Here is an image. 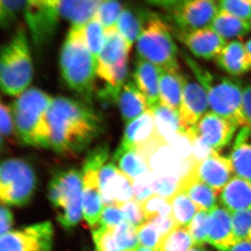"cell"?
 <instances>
[{"label": "cell", "instance_id": "6da1fadb", "mask_svg": "<svg viewBox=\"0 0 251 251\" xmlns=\"http://www.w3.org/2000/svg\"><path fill=\"white\" fill-rule=\"evenodd\" d=\"M48 122L50 148L64 156L82 152L103 130L101 116L90 105L64 97L52 99Z\"/></svg>", "mask_w": 251, "mask_h": 251}, {"label": "cell", "instance_id": "7a4b0ae2", "mask_svg": "<svg viewBox=\"0 0 251 251\" xmlns=\"http://www.w3.org/2000/svg\"><path fill=\"white\" fill-rule=\"evenodd\" d=\"M182 57L207 96L211 111L239 126H249L243 110L242 82L235 77L213 74L186 52Z\"/></svg>", "mask_w": 251, "mask_h": 251}, {"label": "cell", "instance_id": "3957f363", "mask_svg": "<svg viewBox=\"0 0 251 251\" xmlns=\"http://www.w3.org/2000/svg\"><path fill=\"white\" fill-rule=\"evenodd\" d=\"M81 29L71 27L61 50L59 65L69 88L91 105L96 94L98 62L86 45Z\"/></svg>", "mask_w": 251, "mask_h": 251}, {"label": "cell", "instance_id": "277c9868", "mask_svg": "<svg viewBox=\"0 0 251 251\" xmlns=\"http://www.w3.org/2000/svg\"><path fill=\"white\" fill-rule=\"evenodd\" d=\"M52 99L44 91L29 88L18 96L10 106L16 133L23 145L50 148L48 111Z\"/></svg>", "mask_w": 251, "mask_h": 251}, {"label": "cell", "instance_id": "5b68a950", "mask_svg": "<svg viewBox=\"0 0 251 251\" xmlns=\"http://www.w3.org/2000/svg\"><path fill=\"white\" fill-rule=\"evenodd\" d=\"M27 31L23 26L1 50L0 84L4 94L18 97L27 90L33 78V64Z\"/></svg>", "mask_w": 251, "mask_h": 251}, {"label": "cell", "instance_id": "8992f818", "mask_svg": "<svg viewBox=\"0 0 251 251\" xmlns=\"http://www.w3.org/2000/svg\"><path fill=\"white\" fill-rule=\"evenodd\" d=\"M82 194V175L76 169L56 172L50 181V202L55 211L59 224L68 231L77 226L83 214Z\"/></svg>", "mask_w": 251, "mask_h": 251}, {"label": "cell", "instance_id": "52a82bcc", "mask_svg": "<svg viewBox=\"0 0 251 251\" xmlns=\"http://www.w3.org/2000/svg\"><path fill=\"white\" fill-rule=\"evenodd\" d=\"M138 57L166 72H180L177 46L171 29L156 15H150L136 41Z\"/></svg>", "mask_w": 251, "mask_h": 251}, {"label": "cell", "instance_id": "ba28073f", "mask_svg": "<svg viewBox=\"0 0 251 251\" xmlns=\"http://www.w3.org/2000/svg\"><path fill=\"white\" fill-rule=\"evenodd\" d=\"M36 188L32 167L21 158H9L0 168V198L9 206H22L31 201Z\"/></svg>", "mask_w": 251, "mask_h": 251}, {"label": "cell", "instance_id": "9c48e42d", "mask_svg": "<svg viewBox=\"0 0 251 251\" xmlns=\"http://www.w3.org/2000/svg\"><path fill=\"white\" fill-rule=\"evenodd\" d=\"M170 13L180 32L187 33L210 27L219 14V1L213 0H173L150 1Z\"/></svg>", "mask_w": 251, "mask_h": 251}, {"label": "cell", "instance_id": "30bf717a", "mask_svg": "<svg viewBox=\"0 0 251 251\" xmlns=\"http://www.w3.org/2000/svg\"><path fill=\"white\" fill-rule=\"evenodd\" d=\"M24 14L33 44L36 49H42L49 44L58 27L60 17L53 1H27Z\"/></svg>", "mask_w": 251, "mask_h": 251}, {"label": "cell", "instance_id": "8fae6325", "mask_svg": "<svg viewBox=\"0 0 251 251\" xmlns=\"http://www.w3.org/2000/svg\"><path fill=\"white\" fill-rule=\"evenodd\" d=\"M54 228L50 221L11 231L0 239V251H52Z\"/></svg>", "mask_w": 251, "mask_h": 251}, {"label": "cell", "instance_id": "7c38bea8", "mask_svg": "<svg viewBox=\"0 0 251 251\" xmlns=\"http://www.w3.org/2000/svg\"><path fill=\"white\" fill-rule=\"evenodd\" d=\"M207 96L202 86L188 75H184L182 98L179 112L183 133L193 129L207 113Z\"/></svg>", "mask_w": 251, "mask_h": 251}, {"label": "cell", "instance_id": "4fadbf2b", "mask_svg": "<svg viewBox=\"0 0 251 251\" xmlns=\"http://www.w3.org/2000/svg\"><path fill=\"white\" fill-rule=\"evenodd\" d=\"M99 186L104 206H116L134 199L133 181L111 161L99 173Z\"/></svg>", "mask_w": 251, "mask_h": 251}, {"label": "cell", "instance_id": "5bb4252c", "mask_svg": "<svg viewBox=\"0 0 251 251\" xmlns=\"http://www.w3.org/2000/svg\"><path fill=\"white\" fill-rule=\"evenodd\" d=\"M237 128L232 122L211 111L202 117L194 128L186 133L196 135L213 151L218 152L228 145Z\"/></svg>", "mask_w": 251, "mask_h": 251}, {"label": "cell", "instance_id": "9a60e30c", "mask_svg": "<svg viewBox=\"0 0 251 251\" xmlns=\"http://www.w3.org/2000/svg\"><path fill=\"white\" fill-rule=\"evenodd\" d=\"M191 170L200 181L221 193L234 177L233 168L229 157L213 151L205 159L193 163Z\"/></svg>", "mask_w": 251, "mask_h": 251}, {"label": "cell", "instance_id": "2e32d148", "mask_svg": "<svg viewBox=\"0 0 251 251\" xmlns=\"http://www.w3.org/2000/svg\"><path fill=\"white\" fill-rule=\"evenodd\" d=\"M129 52L116 26L105 29V42L99 56L97 77L105 76L114 69L128 64Z\"/></svg>", "mask_w": 251, "mask_h": 251}, {"label": "cell", "instance_id": "e0dca14e", "mask_svg": "<svg viewBox=\"0 0 251 251\" xmlns=\"http://www.w3.org/2000/svg\"><path fill=\"white\" fill-rule=\"evenodd\" d=\"M179 36L180 41L195 57L205 60L216 59L227 45L226 41L210 27L191 32H179Z\"/></svg>", "mask_w": 251, "mask_h": 251}, {"label": "cell", "instance_id": "ac0fdd59", "mask_svg": "<svg viewBox=\"0 0 251 251\" xmlns=\"http://www.w3.org/2000/svg\"><path fill=\"white\" fill-rule=\"evenodd\" d=\"M206 242L220 251H227L237 244L232 214L222 205H217L209 211Z\"/></svg>", "mask_w": 251, "mask_h": 251}, {"label": "cell", "instance_id": "d6986e66", "mask_svg": "<svg viewBox=\"0 0 251 251\" xmlns=\"http://www.w3.org/2000/svg\"><path fill=\"white\" fill-rule=\"evenodd\" d=\"M161 69L138 57L133 72L134 83L148 99L151 110L160 103L159 77Z\"/></svg>", "mask_w": 251, "mask_h": 251}, {"label": "cell", "instance_id": "ffe728a7", "mask_svg": "<svg viewBox=\"0 0 251 251\" xmlns=\"http://www.w3.org/2000/svg\"><path fill=\"white\" fill-rule=\"evenodd\" d=\"M60 18L72 23V27L82 28L96 17L101 0H52Z\"/></svg>", "mask_w": 251, "mask_h": 251}, {"label": "cell", "instance_id": "44dd1931", "mask_svg": "<svg viewBox=\"0 0 251 251\" xmlns=\"http://www.w3.org/2000/svg\"><path fill=\"white\" fill-rule=\"evenodd\" d=\"M186 193L199 210L211 211L218 205L220 193L200 181L190 168L180 179L179 191Z\"/></svg>", "mask_w": 251, "mask_h": 251}, {"label": "cell", "instance_id": "7402d4cb", "mask_svg": "<svg viewBox=\"0 0 251 251\" xmlns=\"http://www.w3.org/2000/svg\"><path fill=\"white\" fill-rule=\"evenodd\" d=\"M158 135L154 114L152 110H149L126 125L119 147L137 148Z\"/></svg>", "mask_w": 251, "mask_h": 251}, {"label": "cell", "instance_id": "603a6c76", "mask_svg": "<svg viewBox=\"0 0 251 251\" xmlns=\"http://www.w3.org/2000/svg\"><path fill=\"white\" fill-rule=\"evenodd\" d=\"M218 67L232 77L241 76L251 71V62L242 41L234 40L225 46L216 57Z\"/></svg>", "mask_w": 251, "mask_h": 251}, {"label": "cell", "instance_id": "cb8c5ba5", "mask_svg": "<svg viewBox=\"0 0 251 251\" xmlns=\"http://www.w3.org/2000/svg\"><path fill=\"white\" fill-rule=\"evenodd\" d=\"M219 201L231 214L251 209V181L234 176L220 193Z\"/></svg>", "mask_w": 251, "mask_h": 251}, {"label": "cell", "instance_id": "d4e9b609", "mask_svg": "<svg viewBox=\"0 0 251 251\" xmlns=\"http://www.w3.org/2000/svg\"><path fill=\"white\" fill-rule=\"evenodd\" d=\"M229 159L234 175L251 181V127L243 126L236 137Z\"/></svg>", "mask_w": 251, "mask_h": 251}, {"label": "cell", "instance_id": "484cf974", "mask_svg": "<svg viewBox=\"0 0 251 251\" xmlns=\"http://www.w3.org/2000/svg\"><path fill=\"white\" fill-rule=\"evenodd\" d=\"M117 104L122 119L126 125L151 110L148 99L131 81L126 82L122 87Z\"/></svg>", "mask_w": 251, "mask_h": 251}, {"label": "cell", "instance_id": "4316f807", "mask_svg": "<svg viewBox=\"0 0 251 251\" xmlns=\"http://www.w3.org/2000/svg\"><path fill=\"white\" fill-rule=\"evenodd\" d=\"M184 75L181 72L161 71L159 77L160 104L179 110L182 98Z\"/></svg>", "mask_w": 251, "mask_h": 251}, {"label": "cell", "instance_id": "83f0119b", "mask_svg": "<svg viewBox=\"0 0 251 251\" xmlns=\"http://www.w3.org/2000/svg\"><path fill=\"white\" fill-rule=\"evenodd\" d=\"M150 15V13L145 11H136L130 8H125L122 10L117 20L116 27L130 50L141 34L144 25Z\"/></svg>", "mask_w": 251, "mask_h": 251}, {"label": "cell", "instance_id": "f1b7e54d", "mask_svg": "<svg viewBox=\"0 0 251 251\" xmlns=\"http://www.w3.org/2000/svg\"><path fill=\"white\" fill-rule=\"evenodd\" d=\"M210 28L225 40L239 39L250 32L251 24L220 10Z\"/></svg>", "mask_w": 251, "mask_h": 251}, {"label": "cell", "instance_id": "f546056e", "mask_svg": "<svg viewBox=\"0 0 251 251\" xmlns=\"http://www.w3.org/2000/svg\"><path fill=\"white\" fill-rule=\"evenodd\" d=\"M151 110L154 114L158 135L167 143L176 135L184 134L180 124L179 110H173L160 103Z\"/></svg>", "mask_w": 251, "mask_h": 251}, {"label": "cell", "instance_id": "4dcf8cb0", "mask_svg": "<svg viewBox=\"0 0 251 251\" xmlns=\"http://www.w3.org/2000/svg\"><path fill=\"white\" fill-rule=\"evenodd\" d=\"M112 161L132 181L149 171L136 148L125 149L118 147L114 153Z\"/></svg>", "mask_w": 251, "mask_h": 251}, {"label": "cell", "instance_id": "1f68e13d", "mask_svg": "<svg viewBox=\"0 0 251 251\" xmlns=\"http://www.w3.org/2000/svg\"><path fill=\"white\" fill-rule=\"evenodd\" d=\"M171 216L177 227H187L199 209L186 193L177 191L170 199Z\"/></svg>", "mask_w": 251, "mask_h": 251}, {"label": "cell", "instance_id": "d6a6232c", "mask_svg": "<svg viewBox=\"0 0 251 251\" xmlns=\"http://www.w3.org/2000/svg\"><path fill=\"white\" fill-rule=\"evenodd\" d=\"M81 31L89 50L98 62L99 54L105 42V29L95 17L82 27Z\"/></svg>", "mask_w": 251, "mask_h": 251}, {"label": "cell", "instance_id": "836d02e7", "mask_svg": "<svg viewBox=\"0 0 251 251\" xmlns=\"http://www.w3.org/2000/svg\"><path fill=\"white\" fill-rule=\"evenodd\" d=\"M195 246L187 228L176 227L162 239L157 251H187Z\"/></svg>", "mask_w": 251, "mask_h": 251}, {"label": "cell", "instance_id": "e575fe53", "mask_svg": "<svg viewBox=\"0 0 251 251\" xmlns=\"http://www.w3.org/2000/svg\"><path fill=\"white\" fill-rule=\"evenodd\" d=\"M114 229L117 244L122 251H135L139 247L137 228L129 223L125 221Z\"/></svg>", "mask_w": 251, "mask_h": 251}, {"label": "cell", "instance_id": "d590c367", "mask_svg": "<svg viewBox=\"0 0 251 251\" xmlns=\"http://www.w3.org/2000/svg\"><path fill=\"white\" fill-rule=\"evenodd\" d=\"M140 204L147 221L157 216H171L172 206L169 200L156 194L148 198Z\"/></svg>", "mask_w": 251, "mask_h": 251}, {"label": "cell", "instance_id": "8d00e7d4", "mask_svg": "<svg viewBox=\"0 0 251 251\" xmlns=\"http://www.w3.org/2000/svg\"><path fill=\"white\" fill-rule=\"evenodd\" d=\"M92 237L97 251H123L117 244L114 228L98 226L93 228Z\"/></svg>", "mask_w": 251, "mask_h": 251}, {"label": "cell", "instance_id": "74e56055", "mask_svg": "<svg viewBox=\"0 0 251 251\" xmlns=\"http://www.w3.org/2000/svg\"><path fill=\"white\" fill-rule=\"evenodd\" d=\"M121 2L117 1H102L99 5L96 17L101 23L104 29L116 26L117 20L122 11Z\"/></svg>", "mask_w": 251, "mask_h": 251}, {"label": "cell", "instance_id": "f35d334b", "mask_svg": "<svg viewBox=\"0 0 251 251\" xmlns=\"http://www.w3.org/2000/svg\"><path fill=\"white\" fill-rule=\"evenodd\" d=\"M232 220L237 243L251 242V209L232 213Z\"/></svg>", "mask_w": 251, "mask_h": 251}, {"label": "cell", "instance_id": "ab89813d", "mask_svg": "<svg viewBox=\"0 0 251 251\" xmlns=\"http://www.w3.org/2000/svg\"><path fill=\"white\" fill-rule=\"evenodd\" d=\"M209 213V211L200 210L186 227L196 246H203L207 240Z\"/></svg>", "mask_w": 251, "mask_h": 251}, {"label": "cell", "instance_id": "60d3db41", "mask_svg": "<svg viewBox=\"0 0 251 251\" xmlns=\"http://www.w3.org/2000/svg\"><path fill=\"white\" fill-rule=\"evenodd\" d=\"M27 1H0V23L1 27L7 29L24 11Z\"/></svg>", "mask_w": 251, "mask_h": 251}, {"label": "cell", "instance_id": "b9f144b4", "mask_svg": "<svg viewBox=\"0 0 251 251\" xmlns=\"http://www.w3.org/2000/svg\"><path fill=\"white\" fill-rule=\"evenodd\" d=\"M219 9L251 24V0H222Z\"/></svg>", "mask_w": 251, "mask_h": 251}, {"label": "cell", "instance_id": "7bdbcfd3", "mask_svg": "<svg viewBox=\"0 0 251 251\" xmlns=\"http://www.w3.org/2000/svg\"><path fill=\"white\" fill-rule=\"evenodd\" d=\"M180 178L174 176H158L153 175V187L154 194L171 199L179 191Z\"/></svg>", "mask_w": 251, "mask_h": 251}, {"label": "cell", "instance_id": "ee69618b", "mask_svg": "<svg viewBox=\"0 0 251 251\" xmlns=\"http://www.w3.org/2000/svg\"><path fill=\"white\" fill-rule=\"evenodd\" d=\"M153 179V173L148 171L133 180V197L135 201L142 203L154 195Z\"/></svg>", "mask_w": 251, "mask_h": 251}, {"label": "cell", "instance_id": "f6af8a7d", "mask_svg": "<svg viewBox=\"0 0 251 251\" xmlns=\"http://www.w3.org/2000/svg\"><path fill=\"white\" fill-rule=\"evenodd\" d=\"M137 234L140 247L155 251L158 250L160 243L163 239L156 226L150 221H147L138 227Z\"/></svg>", "mask_w": 251, "mask_h": 251}, {"label": "cell", "instance_id": "bcb514c9", "mask_svg": "<svg viewBox=\"0 0 251 251\" xmlns=\"http://www.w3.org/2000/svg\"><path fill=\"white\" fill-rule=\"evenodd\" d=\"M0 130L1 138L7 139L10 143H21L16 133L11 108L3 102L0 105Z\"/></svg>", "mask_w": 251, "mask_h": 251}, {"label": "cell", "instance_id": "7dc6e473", "mask_svg": "<svg viewBox=\"0 0 251 251\" xmlns=\"http://www.w3.org/2000/svg\"><path fill=\"white\" fill-rule=\"evenodd\" d=\"M118 207L123 212L126 221L136 228L148 221L142 209L141 204L134 199L124 203Z\"/></svg>", "mask_w": 251, "mask_h": 251}, {"label": "cell", "instance_id": "c3c4849f", "mask_svg": "<svg viewBox=\"0 0 251 251\" xmlns=\"http://www.w3.org/2000/svg\"><path fill=\"white\" fill-rule=\"evenodd\" d=\"M126 221L125 215L116 206H107L104 208L98 226L115 228Z\"/></svg>", "mask_w": 251, "mask_h": 251}, {"label": "cell", "instance_id": "681fc988", "mask_svg": "<svg viewBox=\"0 0 251 251\" xmlns=\"http://www.w3.org/2000/svg\"><path fill=\"white\" fill-rule=\"evenodd\" d=\"M148 221H150L156 226L157 229L163 238L170 233L173 229L177 227L172 216H157V217L148 220Z\"/></svg>", "mask_w": 251, "mask_h": 251}, {"label": "cell", "instance_id": "f907efd6", "mask_svg": "<svg viewBox=\"0 0 251 251\" xmlns=\"http://www.w3.org/2000/svg\"><path fill=\"white\" fill-rule=\"evenodd\" d=\"M14 225V215L6 204H1L0 209V234L1 237L11 232Z\"/></svg>", "mask_w": 251, "mask_h": 251}, {"label": "cell", "instance_id": "816d5d0a", "mask_svg": "<svg viewBox=\"0 0 251 251\" xmlns=\"http://www.w3.org/2000/svg\"><path fill=\"white\" fill-rule=\"evenodd\" d=\"M243 110L249 126L251 127V85L244 87L243 92Z\"/></svg>", "mask_w": 251, "mask_h": 251}, {"label": "cell", "instance_id": "f5cc1de1", "mask_svg": "<svg viewBox=\"0 0 251 251\" xmlns=\"http://www.w3.org/2000/svg\"><path fill=\"white\" fill-rule=\"evenodd\" d=\"M227 251H251V242L242 241L238 242Z\"/></svg>", "mask_w": 251, "mask_h": 251}, {"label": "cell", "instance_id": "db71d44e", "mask_svg": "<svg viewBox=\"0 0 251 251\" xmlns=\"http://www.w3.org/2000/svg\"><path fill=\"white\" fill-rule=\"evenodd\" d=\"M245 48L251 62V39H249V40L247 41V42L246 43Z\"/></svg>", "mask_w": 251, "mask_h": 251}, {"label": "cell", "instance_id": "11a10c76", "mask_svg": "<svg viewBox=\"0 0 251 251\" xmlns=\"http://www.w3.org/2000/svg\"><path fill=\"white\" fill-rule=\"evenodd\" d=\"M187 251H209L206 250V249L204 247V246H195L192 249H190Z\"/></svg>", "mask_w": 251, "mask_h": 251}, {"label": "cell", "instance_id": "9f6ffc18", "mask_svg": "<svg viewBox=\"0 0 251 251\" xmlns=\"http://www.w3.org/2000/svg\"><path fill=\"white\" fill-rule=\"evenodd\" d=\"M135 251H157L152 250V249H148V248H145L143 247H139L136 249Z\"/></svg>", "mask_w": 251, "mask_h": 251}]
</instances>
